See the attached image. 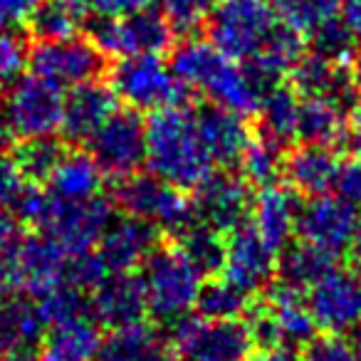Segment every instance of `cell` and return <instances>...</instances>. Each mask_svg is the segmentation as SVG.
Wrapping results in <instances>:
<instances>
[{
  "instance_id": "ee69618b",
  "label": "cell",
  "mask_w": 361,
  "mask_h": 361,
  "mask_svg": "<svg viewBox=\"0 0 361 361\" xmlns=\"http://www.w3.org/2000/svg\"><path fill=\"white\" fill-rule=\"evenodd\" d=\"M30 186L32 183L20 171L16 156L0 154V208H6V211L13 213Z\"/></svg>"
},
{
  "instance_id": "ac0fdd59",
  "label": "cell",
  "mask_w": 361,
  "mask_h": 361,
  "mask_svg": "<svg viewBox=\"0 0 361 361\" xmlns=\"http://www.w3.org/2000/svg\"><path fill=\"white\" fill-rule=\"evenodd\" d=\"M277 275V255L250 226V221L243 223L233 233L226 235V265L223 277L235 282L238 287L255 295L272 285Z\"/></svg>"
},
{
  "instance_id": "cb8c5ba5",
  "label": "cell",
  "mask_w": 361,
  "mask_h": 361,
  "mask_svg": "<svg viewBox=\"0 0 361 361\" xmlns=\"http://www.w3.org/2000/svg\"><path fill=\"white\" fill-rule=\"evenodd\" d=\"M341 161L336 149L317 144H302L285 159V171L282 176L287 178V186L297 196H324L336 186L339 178Z\"/></svg>"
},
{
  "instance_id": "ffe728a7",
  "label": "cell",
  "mask_w": 361,
  "mask_h": 361,
  "mask_svg": "<svg viewBox=\"0 0 361 361\" xmlns=\"http://www.w3.org/2000/svg\"><path fill=\"white\" fill-rule=\"evenodd\" d=\"M161 233L139 218H114L99 240V257L109 272H134L159 247Z\"/></svg>"
},
{
  "instance_id": "f35d334b",
  "label": "cell",
  "mask_w": 361,
  "mask_h": 361,
  "mask_svg": "<svg viewBox=\"0 0 361 361\" xmlns=\"http://www.w3.org/2000/svg\"><path fill=\"white\" fill-rule=\"evenodd\" d=\"M37 312H40L45 326H52L60 322L75 319V317L90 314V300H85V292L62 282L55 290L37 297Z\"/></svg>"
},
{
  "instance_id": "d6a6232c",
  "label": "cell",
  "mask_w": 361,
  "mask_h": 361,
  "mask_svg": "<svg viewBox=\"0 0 361 361\" xmlns=\"http://www.w3.org/2000/svg\"><path fill=\"white\" fill-rule=\"evenodd\" d=\"M285 144L270 139L265 134H255L240 156V176L250 186L265 188L277 183V178L285 171Z\"/></svg>"
},
{
  "instance_id": "8992f818",
  "label": "cell",
  "mask_w": 361,
  "mask_h": 361,
  "mask_svg": "<svg viewBox=\"0 0 361 361\" xmlns=\"http://www.w3.org/2000/svg\"><path fill=\"white\" fill-rule=\"evenodd\" d=\"M252 344L265 349H300L314 339L317 322L307 305L305 290L277 282L267 290V297L255 307L252 319L245 322Z\"/></svg>"
},
{
  "instance_id": "74e56055",
  "label": "cell",
  "mask_w": 361,
  "mask_h": 361,
  "mask_svg": "<svg viewBox=\"0 0 361 361\" xmlns=\"http://www.w3.org/2000/svg\"><path fill=\"white\" fill-rule=\"evenodd\" d=\"M65 154L67 151H65V146H62V141L50 136V139L25 141V144L16 151V161L30 183H42V180L47 183L52 171L57 169V164H60Z\"/></svg>"
},
{
  "instance_id": "f1b7e54d",
  "label": "cell",
  "mask_w": 361,
  "mask_h": 361,
  "mask_svg": "<svg viewBox=\"0 0 361 361\" xmlns=\"http://www.w3.org/2000/svg\"><path fill=\"white\" fill-rule=\"evenodd\" d=\"M336 262H339L336 255L305 240L295 243V245L287 243L277 257V277L280 282H287L297 290H310L339 267Z\"/></svg>"
},
{
  "instance_id": "5bb4252c",
  "label": "cell",
  "mask_w": 361,
  "mask_h": 361,
  "mask_svg": "<svg viewBox=\"0 0 361 361\" xmlns=\"http://www.w3.org/2000/svg\"><path fill=\"white\" fill-rule=\"evenodd\" d=\"M114 201L104 196H94L90 201H57L55 198L47 223L40 233L60 243L67 255L87 252L99 245L104 231L114 221Z\"/></svg>"
},
{
  "instance_id": "7dc6e473",
  "label": "cell",
  "mask_w": 361,
  "mask_h": 361,
  "mask_svg": "<svg viewBox=\"0 0 361 361\" xmlns=\"http://www.w3.org/2000/svg\"><path fill=\"white\" fill-rule=\"evenodd\" d=\"M336 193L351 206H361V156L341 164L339 178H336Z\"/></svg>"
},
{
  "instance_id": "ab89813d",
  "label": "cell",
  "mask_w": 361,
  "mask_h": 361,
  "mask_svg": "<svg viewBox=\"0 0 361 361\" xmlns=\"http://www.w3.org/2000/svg\"><path fill=\"white\" fill-rule=\"evenodd\" d=\"M310 42H312V52H314V55H319L322 60L331 62V65H339V67L354 62L356 45H359L339 18L326 23V25H322L317 32H312Z\"/></svg>"
},
{
  "instance_id": "9f6ffc18",
  "label": "cell",
  "mask_w": 361,
  "mask_h": 361,
  "mask_svg": "<svg viewBox=\"0 0 361 361\" xmlns=\"http://www.w3.org/2000/svg\"><path fill=\"white\" fill-rule=\"evenodd\" d=\"M159 361H183V359H180V356L178 354H171V351H166V354L164 356H161V359Z\"/></svg>"
},
{
  "instance_id": "9c48e42d",
  "label": "cell",
  "mask_w": 361,
  "mask_h": 361,
  "mask_svg": "<svg viewBox=\"0 0 361 361\" xmlns=\"http://www.w3.org/2000/svg\"><path fill=\"white\" fill-rule=\"evenodd\" d=\"M176 354L183 361H247L255 349L250 329L240 319L180 317L173 322Z\"/></svg>"
},
{
  "instance_id": "7c38bea8",
  "label": "cell",
  "mask_w": 361,
  "mask_h": 361,
  "mask_svg": "<svg viewBox=\"0 0 361 361\" xmlns=\"http://www.w3.org/2000/svg\"><path fill=\"white\" fill-rule=\"evenodd\" d=\"M90 154L104 176L126 178L146 164V121L136 109H116L90 139Z\"/></svg>"
},
{
  "instance_id": "52a82bcc",
  "label": "cell",
  "mask_w": 361,
  "mask_h": 361,
  "mask_svg": "<svg viewBox=\"0 0 361 361\" xmlns=\"http://www.w3.org/2000/svg\"><path fill=\"white\" fill-rule=\"evenodd\" d=\"M111 90L136 111H161L183 106L191 97L171 65L161 62L159 55L121 57L111 70Z\"/></svg>"
},
{
  "instance_id": "d590c367",
  "label": "cell",
  "mask_w": 361,
  "mask_h": 361,
  "mask_svg": "<svg viewBox=\"0 0 361 361\" xmlns=\"http://www.w3.org/2000/svg\"><path fill=\"white\" fill-rule=\"evenodd\" d=\"M282 25L310 37L322 25L339 18L341 0H270Z\"/></svg>"
},
{
  "instance_id": "603a6c76",
  "label": "cell",
  "mask_w": 361,
  "mask_h": 361,
  "mask_svg": "<svg viewBox=\"0 0 361 361\" xmlns=\"http://www.w3.org/2000/svg\"><path fill=\"white\" fill-rule=\"evenodd\" d=\"M300 206V196L290 186L272 183V186L260 188V193L252 198L250 226L277 252L295 235Z\"/></svg>"
},
{
  "instance_id": "5b68a950",
  "label": "cell",
  "mask_w": 361,
  "mask_h": 361,
  "mask_svg": "<svg viewBox=\"0 0 361 361\" xmlns=\"http://www.w3.org/2000/svg\"><path fill=\"white\" fill-rule=\"evenodd\" d=\"M141 267L149 312L156 319L173 324L196 307L203 275L176 245H159Z\"/></svg>"
},
{
  "instance_id": "484cf974",
  "label": "cell",
  "mask_w": 361,
  "mask_h": 361,
  "mask_svg": "<svg viewBox=\"0 0 361 361\" xmlns=\"http://www.w3.org/2000/svg\"><path fill=\"white\" fill-rule=\"evenodd\" d=\"M102 344L99 324L90 314L47 326L42 336V361H97Z\"/></svg>"
},
{
  "instance_id": "836d02e7",
  "label": "cell",
  "mask_w": 361,
  "mask_h": 361,
  "mask_svg": "<svg viewBox=\"0 0 361 361\" xmlns=\"http://www.w3.org/2000/svg\"><path fill=\"white\" fill-rule=\"evenodd\" d=\"M300 94L292 87H275L260 104V134L290 144L297 139V119H300Z\"/></svg>"
},
{
  "instance_id": "7bdbcfd3",
  "label": "cell",
  "mask_w": 361,
  "mask_h": 361,
  "mask_svg": "<svg viewBox=\"0 0 361 361\" xmlns=\"http://www.w3.org/2000/svg\"><path fill=\"white\" fill-rule=\"evenodd\" d=\"M302 361H361V349L356 341H349L344 334L314 336L310 344L302 346Z\"/></svg>"
},
{
  "instance_id": "4fadbf2b",
  "label": "cell",
  "mask_w": 361,
  "mask_h": 361,
  "mask_svg": "<svg viewBox=\"0 0 361 361\" xmlns=\"http://www.w3.org/2000/svg\"><path fill=\"white\" fill-rule=\"evenodd\" d=\"M104 55L136 57V55H161L171 47L173 27L169 25L159 11H139L124 18H99L92 32Z\"/></svg>"
},
{
  "instance_id": "b9f144b4",
  "label": "cell",
  "mask_w": 361,
  "mask_h": 361,
  "mask_svg": "<svg viewBox=\"0 0 361 361\" xmlns=\"http://www.w3.org/2000/svg\"><path fill=\"white\" fill-rule=\"evenodd\" d=\"M109 275L104 260L99 257V252H75V255L67 257L65 267V285L77 287L80 292L97 290L102 285V280Z\"/></svg>"
},
{
  "instance_id": "e575fe53",
  "label": "cell",
  "mask_w": 361,
  "mask_h": 361,
  "mask_svg": "<svg viewBox=\"0 0 361 361\" xmlns=\"http://www.w3.org/2000/svg\"><path fill=\"white\" fill-rule=\"evenodd\" d=\"M250 297L228 277H208L198 292L196 310L203 319H240L250 310Z\"/></svg>"
},
{
  "instance_id": "db71d44e",
  "label": "cell",
  "mask_w": 361,
  "mask_h": 361,
  "mask_svg": "<svg viewBox=\"0 0 361 361\" xmlns=\"http://www.w3.org/2000/svg\"><path fill=\"white\" fill-rule=\"evenodd\" d=\"M351 82H354V90H356V94H359V99H361V52L354 57V62H351Z\"/></svg>"
},
{
  "instance_id": "11a10c76",
  "label": "cell",
  "mask_w": 361,
  "mask_h": 361,
  "mask_svg": "<svg viewBox=\"0 0 361 361\" xmlns=\"http://www.w3.org/2000/svg\"><path fill=\"white\" fill-rule=\"evenodd\" d=\"M351 252H354L356 262L361 265V216L356 221V233H354V243H351Z\"/></svg>"
},
{
  "instance_id": "f546056e",
  "label": "cell",
  "mask_w": 361,
  "mask_h": 361,
  "mask_svg": "<svg viewBox=\"0 0 361 361\" xmlns=\"http://www.w3.org/2000/svg\"><path fill=\"white\" fill-rule=\"evenodd\" d=\"M164 354L166 349L159 331L139 322L109 329V334L102 336L97 361H159Z\"/></svg>"
},
{
  "instance_id": "680465c9",
  "label": "cell",
  "mask_w": 361,
  "mask_h": 361,
  "mask_svg": "<svg viewBox=\"0 0 361 361\" xmlns=\"http://www.w3.org/2000/svg\"><path fill=\"white\" fill-rule=\"evenodd\" d=\"M359 346H361V341H359Z\"/></svg>"
},
{
  "instance_id": "8d00e7d4",
  "label": "cell",
  "mask_w": 361,
  "mask_h": 361,
  "mask_svg": "<svg viewBox=\"0 0 361 361\" xmlns=\"http://www.w3.org/2000/svg\"><path fill=\"white\" fill-rule=\"evenodd\" d=\"M305 57V35H300L292 27L277 23V27L272 30V35L267 37V42L262 45V50L255 57H250L255 65H260L262 70H267L272 77L282 80L287 72H292V67Z\"/></svg>"
},
{
  "instance_id": "4dcf8cb0",
  "label": "cell",
  "mask_w": 361,
  "mask_h": 361,
  "mask_svg": "<svg viewBox=\"0 0 361 361\" xmlns=\"http://www.w3.org/2000/svg\"><path fill=\"white\" fill-rule=\"evenodd\" d=\"M87 16L85 0H40L27 25L37 40H65L80 35Z\"/></svg>"
},
{
  "instance_id": "d4e9b609",
  "label": "cell",
  "mask_w": 361,
  "mask_h": 361,
  "mask_svg": "<svg viewBox=\"0 0 361 361\" xmlns=\"http://www.w3.org/2000/svg\"><path fill=\"white\" fill-rule=\"evenodd\" d=\"M361 119L359 109H349L341 102L329 97H307L300 102V119H297V139L302 144L317 146H341L354 126Z\"/></svg>"
},
{
  "instance_id": "f5cc1de1",
  "label": "cell",
  "mask_w": 361,
  "mask_h": 361,
  "mask_svg": "<svg viewBox=\"0 0 361 361\" xmlns=\"http://www.w3.org/2000/svg\"><path fill=\"white\" fill-rule=\"evenodd\" d=\"M247 361H302L295 349H265L262 354L250 356Z\"/></svg>"
},
{
  "instance_id": "8fae6325",
  "label": "cell",
  "mask_w": 361,
  "mask_h": 361,
  "mask_svg": "<svg viewBox=\"0 0 361 361\" xmlns=\"http://www.w3.org/2000/svg\"><path fill=\"white\" fill-rule=\"evenodd\" d=\"M3 99L18 139H50L60 131L65 94L52 82L37 75L18 77L8 87V94Z\"/></svg>"
},
{
  "instance_id": "d6986e66",
  "label": "cell",
  "mask_w": 361,
  "mask_h": 361,
  "mask_svg": "<svg viewBox=\"0 0 361 361\" xmlns=\"http://www.w3.org/2000/svg\"><path fill=\"white\" fill-rule=\"evenodd\" d=\"M149 312L144 280L134 272H109L90 297V317L99 326L119 329V326L139 324Z\"/></svg>"
},
{
  "instance_id": "816d5d0a",
  "label": "cell",
  "mask_w": 361,
  "mask_h": 361,
  "mask_svg": "<svg viewBox=\"0 0 361 361\" xmlns=\"http://www.w3.org/2000/svg\"><path fill=\"white\" fill-rule=\"evenodd\" d=\"M18 235L20 233H18V223L13 218V213L6 211V208H0V252L6 250Z\"/></svg>"
},
{
  "instance_id": "277c9868",
  "label": "cell",
  "mask_w": 361,
  "mask_h": 361,
  "mask_svg": "<svg viewBox=\"0 0 361 361\" xmlns=\"http://www.w3.org/2000/svg\"><path fill=\"white\" fill-rule=\"evenodd\" d=\"M111 201L126 216L151 223L159 228L161 235H171L173 240L183 235L193 223H198L191 198L154 173H134L119 178Z\"/></svg>"
},
{
  "instance_id": "f907efd6",
  "label": "cell",
  "mask_w": 361,
  "mask_h": 361,
  "mask_svg": "<svg viewBox=\"0 0 361 361\" xmlns=\"http://www.w3.org/2000/svg\"><path fill=\"white\" fill-rule=\"evenodd\" d=\"M16 129L11 124V116H8V106L6 99L0 97V154H6L13 144H16Z\"/></svg>"
},
{
  "instance_id": "bcb514c9",
  "label": "cell",
  "mask_w": 361,
  "mask_h": 361,
  "mask_svg": "<svg viewBox=\"0 0 361 361\" xmlns=\"http://www.w3.org/2000/svg\"><path fill=\"white\" fill-rule=\"evenodd\" d=\"M40 0H0V32L27 25Z\"/></svg>"
},
{
  "instance_id": "f6af8a7d",
  "label": "cell",
  "mask_w": 361,
  "mask_h": 361,
  "mask_svg": "<svg viewBox=\"0 0 361 361\" xmlns=\"http://www.w3.org/2000/svg\"><path fill=\"white\" fill-rule=\"evenodd\" d=\"M27 47L13 32H0V90L11 87L27 65Z\"/></svg>"
},
{
  "instance_id": "ba28073f",
  "label": "cell",
  "mask_w": 361,
  "mask_h": 361,
  "mask_svg": "<svg viewBox=\"0 0 361 361\" xmlns=\"http://www.w3.org/2000/svg\"><path fill=\"white\" fill-rule=\"evenodd\" d=\"M270 0H223L208 18V40L226 57L245 62L255 57L277 27Z\"/></svg>"
},
{
  "instance_id": "4316f807",
  "label": "cell",
  "mask_w": 361,
  "mask_h": 361,
  "mask_svg": "<svg viewBox=\"0 0 361 361\" xmlns=\"http://www.w3.org/2000/svg\"><path fill=\"white\" fill-rule=\"evenodd\" d=\"M42 336L45 322L37 312V305L27 302L25 297L0 302V359L32 351L40 346Z\"/></svg>"
},
{
  "instance_id": "c3c4849f",
  "label": "cell",
  "mask_w": 361,
  "mask_h": 361,
  "mask_svg": "<svg viewBox=\"0 0 361 361\" xmlns=\"http://www.w3.org/2000/svg\"><path fill=\"white\" fill-rule=\"evenodd\" d=\"M85 3L97 18H124L131 13L146 11L154 0H85Z\"/></svg>"
},
{
  "instance_id": "7402d4cb",
  "label": "cell",
  "mask_w": 361,
  "mask_h": 361,
  "mask_svg": "<svg viewBox=\"0 0 361 361\" xmlns=\"http://www.w3.org/2000/svg\"><path fill=\"white\" fill-rule=\"evenodd\" d=\"M196 114L198 136L211 154L213 164H238L255 134L247 126L245 116L218 104H206L193 111Z\"/></svg>"
},
{
  "instance_id": "60d3db41",
  "label": "cell",
  "mask_w": 361,
  "mask_h": 361,
  "mask_svg": "<svg viewBox=\"0 0 361 361\" xmlns=\"http://www.w3.org/2000/svg\"><path fill=\"white\" fill-rule=\"evenodd\" d=\"M216 0H159V13L178 32H193L206 25Z\"/></svg>"
},
{
  "instance_id": "2e32d148",
  "label": "cell",
  "mask_w": 361,
  "mask_h": 361,
  "mask_svg": "<svg viewBox=\"0 0 361 361\" xmlns=\"http://www.w3.org/2000/svg\"><path fill=\"white\" fill-rule=\"evenodd\" d=\"M356 206L336 193V196H314L305 201L297 213V235L300 240L317 245L322 250L339 257L344 250H351L356 233Z\"/></svg>"
},
{
  "instance_id": "9a60e30c",
  "label": "cell",
  "mask_w": 361,
  "mask_h": 361,
  "mask_svg": "<svg viewBox=\"0 0 361 361\" xmlns=\"http://www.w3.org/2000/svg\"><path fill=\"white\" fill-rule=\"evenodd\" d=\"M307 305L317 329L346 334L361 326V265L336 267L307 292Z\"/></svg>"
},
{
  "instance_id": "1f68e13d",
  "label": "cell",
  "mask_w": 361,
  "mask_h": 361,
  "mask_svg": "<svg viewBox=\"0 0 361 361\" xmlns=\"http://www.w3.org/2000/svg\"><path fill=\"white\" fill-rule=\"evenodd\" d=\"M178 247L186 260L201 272L203 277H218L226 265V235L213 231L206 223H193L183 235L176 238Z\"/></svg>"
},
{
  "instance_id": "83f0119b",
  "label": "cell",
  "mask_w": 361,
  "mask_h": 361,
  "mask_svg": "<svg viewBox=\"0 0 361 361\" xmlns=\"http://www.w3.org/2000/svg\"><path fill=\"white\" fill-rule=\"evenodd\" d=\"M104 171L90 151H67L47 180V191L57 201H90L102 196Z\"/></svg>"
},
{
  "instance_id": "e0dca14e",
  "label": "cell",
  "mask_w": 361,
  "mask_h": 361,
  "mask_svg": "<svg viewBox=\"0 0 361 361\" xmlns=\"http://www.w3.org/2000/svg\"><path fill=\"white\" fill-rule=\"evenodd\" d=\"M191 201L198 223H206L223 235L250 221L252 193L250 183L243 176L213 171L203 183L193 188Z\"/></svg>"
},
{
  "instance_id": "44dd1931",
  "label": "cell",
  "mask_w": 361,
  "mask_h": 361,
  "mask_svg": "<svg viewBox=\"0 0 361 361\" xmlns=\"http://www.w3.org/2000/svg\"><path fill=\"white\" fill-rule=\"evenodd\" d=\"M119 97L109 85L87 82V85L72 87L65 97V111H62V136L72 144H90V139L102 129L106 119L116 111Z\"/></svg>"
},
{
  "instance_id": "6f0895ef",
  "label": "cell",
  "mask_w": 361,
  "mask_h": 361,
  "mask_svg": "<svg viewBox=\"0 0 361 361\" xmlns=\"http://www.w3.org/2000/svg\"><path fill=\"white\" fill-rule=\"evenodd\" d=\"M0 361H6V359H0Z\"/></svg>"
},
{
  "instance_id": "30bf717a",
  "label": "cell",
  "mask_w": 361,
  "mask_h": 361,
  "mask_svg": "<svg viewBox=\"0 0 361 361\" xmlns=\"http://www.w3.org/2000/svg\"><path fill=\"white\" fill-rule=\"evenodd\" d=\"M27 65L32 75L52 82L60 90L97 82L106 70V55L97 42L87 37H65V40H37L27 52Z\"/></svg>"
},
{
  "instance_id": "681fc988",
  "label": "cell",
  "mask_w": 361,
  "mask_h": 361,
  "mask_svg": "<svg viewBox=\"0 0 361 361\" xmlns=\"http://www.w3.org/2000/svg\"><path fill=\"white\" fill-rule=\"evenodd\" d=\"M339 20L354 35V40L361 42V0H341Z\"/></svg>"
},
{
  "instance_id": "6da1fadb",
  "label": "cell",
  "mask_w": 361,
  "mask_h": 361,
  "mask_svg": "<svg viewBox=\"0 0 361 361\" xmlns=\"http://www.w3.org/2000/svg\"><path fill=\"white\" fill-rule=\"evenodd\" d=\"M146 164L151 173L180 191H193L213 173V159L186 106L154 111L146 121Z\"/></svg>"
},
{
  "instance_id": "7a4b0ae2",
  "label": "cell",
  "mask_w": 361,
  "mask_h": 361,
  "mask_svg": "<svg viewBox=\"0 0 361 361\" xmlns=\"http://www.w3.org/2000/svg\"><path fill=\"white\" fill-rule=\"evenodd\" d=\"M171 70L191 92H201L223 109L250 116L260 111L265 92L245 67L226 57L211 40H183L171 55Z\"/></svg>"
},
{
  "instance_id": "3957f363",
  "label": "cell",
  "mask_w": 361,
  "mask_h": 361,
  "mask_svg": "<svg viewBox=\"0 0 361 361\" xmlns=\"http://www.w3.org/2000/svg\"><path fill=\"white\" fill-rule=\"evenodd\" d=\"M67 252L45 233L18 235L0 252V295L42 297L65 282Z\"/></svg>"
}]
</instances>
